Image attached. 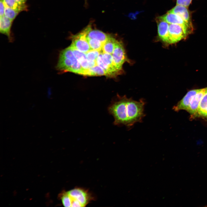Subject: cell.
Wrapping results in <instances>:
<instances>
[{
  "label": "cell",
  "mask_w": 207,
  "mask_h": 207,
  "mask_svg": "<svg viewBox=\"0 0 207 207\" xmlns=\"http://www.w3.org/2000/svg\"><path fill=\"white\" fill-rule=\"evenodd\" d=\"M145 104L143 99L136 101L125 95L121 96L118 95L112 100L108 110L114 118V125L130 127L140 122L144 116Z\"/></svg>",
  "instance_id": "cell-1"
},
{
  "label": "cell",
  "mask_w": 207,
  "mask_h": 207,
  "mask_svg": "<svg viewBox=\"0 0 207 207\" xmlns=\"http://www.w3.org/2000/svg\"><path fill=\"white\" fill-rule=\"evenodd\" d=\"M60 197L62 204L65 207H85L94 200V197L89 191L78 187L62 191Z\"/></svg>",
  "instance_id": "cell-2"
},
{
  "label": "cell",
  "mask_w": 207,
  "mask_h": 207,
  "mask_svg": "<svg viewBox=\"0 0 207 207\" xmlns=\"http://www.w3.org/2000/svg\"><path fill=\"white\" fill-rule=\"evenodd\" d=\"M189 34L181 26L169 24L167 45L176 43L186 38Z\"/></svg>",
  "instance_id": "cell-3"
},
{
  "label": "cell",
  "mask_w": 207,
  "mask_h": 207,
  "mask_svg": "<svg viewBox=\"0 0 207 207\" xmlns=\"http://www.w3.org/2000/svg\"><path fill=\"white\" fill-rule=\"evenodd\" d=\"M160 17L169 24H175L181 26L189 34L193 31V25L186 22L180 16L176 14L168 12Z\"/></svg>",
  "instance_id": "cell-4"
},
{
  "label": "cell",
  "mask_w": 207,
  "mask_h": 207,
  "mask_svg": "<svg viewBox=\"0 0 207 207\" xmlns=\"http://www.w3.org/2000/svg\"><path fill=\"white\" fill-rule=\"evenodd\" d=\"M158 33L159 39L165 45H167L169 24L161 18H157Z\"/></svg>",
  "instance_id": "cell-5"
},
{
  "label": "cell",
  "mask_w": 207,
  "mask_h": 207,
  "mask_svg": "<svg viewBox=\"0 0 207 207\" xmlns=\"http://www.w3.org/2000/svg\"><path fill=\"white\" fill-rule=\"evenodd\" d=\"M200 89H192L188 91L183 98L173 108L175 111L183 110L187 111L192 97L195 95Z\"/></svg>",
  "instance_id": "cell-6"
},
{
  "label": "cell",
  "mask_w": 207,
  "mask_h": 207,
  "mask_svg": "<svg viewBox=\"0 0 207 207\" xmlns=\"http://www.w3.org/2000/svg\"><path fill=\"white\" fill-rule=\"evenodd\" d=\"M207 87L200 89V91L192 98L187 111L190 116L194 115L197 112L200 101L205 93Z\"/></svg>",
  "instance_id": "cell-7"
},
{
  "label": "cell",
  "mask_w": 207,
  "mask_h": 207,
  "mask_svg": "<svg viewBox=\"0 0 207 207\" xmlns=\"http://www.w3.org/2000/svg\"><path fill=\"white\" fill-rule=\"evenodd\" d=\"M196 118H200L207 120V88L200 101L197 112L190 117L191 120Z\"/></svg>",
  "instance_id": "cell-8"
},
{
  "label": "cell",
  "mask_w": 207,
  "mask_h": 207,
  "mask_svg": "<svg viewBox=\"0 0 207 207\" xmlns=\"http://www.w3.org/2000/svg\"><path fill=\"white\" fill-rule=\"evenodd\" d=\"M5 15L0 16V32L8 37L9 42L13 41L11 32V28L12 22Z\"/></svg>",
  "instance_id": "cell-9"
},
{
  "label": "cell",
  "mask_w": 207,
  "mask_h": 207,
  "mask_svg": "<svg viewBox=\"0 0 207 207\" xmlns=\"http://www.w3.org/2000/svg\"><path fill=\"white\" fill-rule=\"evenodd\" d=\"M168 12L179 16L185 22L191 25H192L191 16L188 7L183 5H176Z\"/></svg>",
  "instance_id": "cell-10"
},
{
  "label": "cell",
  "mask_w": 207,
  "mask_h": 207,
  "mask_svg": "<svg viewBox=\"0 0 207 207\" xmlns=\"http://www.w3.org/2000/svg\"><path fill=\"white\" fill-rule=\"evenodd\" d=\"M5 6L15 10L19 12L28 11V6L26 4H21L16 0H3Z\"/></svg>",
  "instance_id": "cell-11"
},
{
  "label": "cell",
  "mask_w": 207,
  "mask_h": 207,
  "mask_svg": "<svg viewBox=\"0 0 207 207\" xmlns=\"http://www.w3.org/2000/svg\"><path fill=\"white\" fill-rule=\"evenodd\" d=\"M20 12L11 8L5 6L4 15L13 21Z\"/></svg>",
  "instance_id": "cell-12"
},
{
  "label": "cell",
  "mask_w": 207,
  "mask_h": 207,
  "mask_svg": "<svg viewBox=\"0 0 207 207\" xmlns=\"http://www.w3.org/2000/svg\"><path fill=\"white\" fill-rule=\"evenodd\" d=\"M192 0H177L176 5H183L188 7Z\"/></svg>",
  "instance_id": "cell-13"
},
{
  "label": "cell",
  "mask_w": 207,
  "mask_h": 207,
  "mask_svg": "<svg viewBox=\"0 0 207 207\" xmlns=\"http://www.w3.org/2000/svg\"><path fill=\"white\" fill-rule=\"evenodd\" d=\"M5 5L3 0H0V16H4Z\"/></svg>",
  "instance_id": "cell-14"
},
{
  "label": "cell",
  "mask_w": 207,
  "mask_h": 207,
  "mask_svg": "<svg viewBox=\"0 0 207 207\" xmlns=\"http://www.w3.org/2000/svg\"><path fill=\"white\" fill-rule=\"evenodd\" d=\"M19 3L21 4H26V3L27 0H16Z\"/></svg>",
  "instance_id": "cell-15"
}]
</instances>
